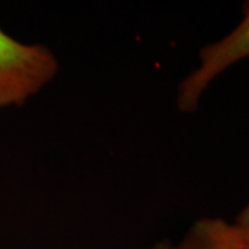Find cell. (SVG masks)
I'll return each instance as SVG.
<instances>
[{"label": "cell", "mask_w": 249, "mask_h": 249, "mask_svg": "<svg viewBox=\"0 0 249 249\" xmlns=\"http://www.w3.org/2000/svg\"><path fill=\"white\" fill-rule=\"evenodd\" d=\"M60 73V60L40 43H25L0 27V109L22 107Z\"/></svg>", "instance_id": "6da1fadb"}, {"label": "cell", "mask_w": 249, "mask_h": 249, "mask_svg": "<svg viewBox=\"0 0 249 249\" xmlns=\"http://www.w3.org/2000/svg\"><path fill=\"white\" fill-rule=\"evenodd\" d=\"M198 57V65L178 86L176 104L186 114L196 111L205 91L223 72L249 58V0L242 6L240 22L219 40L205 45Z\"/></svg>", "instance_id": "7a4b0ae2"}, {"label": "cell", "mask_w": 249, "mask_h": 249, "mask_svg": "<svg viewBox=\"0 0 249 249\" xmlns=\"http://www.w3.org/2000/svg\"><path fill=\"white\" fill-rule=\"evenodd\" d=\"M176 249H242V244L232 223L205 216L188 227Z\"/></svg>", "instance_id": "3957f363"}, {"label": "cell", "mask_w": 249, "mask_h": 249, "mask_svg": "<svg viewBox=\"0 0 249 249\" xmlns=\"http://www.w3.org/2000/svg\"><path fill=\"white\" fill-rule=\"evenodd\" d=\"M232 224L240 235L242 249H249V202L241 209Z\"/></svg>", "instance_id": "277c9868"}, {"label": "cell", "mask_w": 249, "mask_h": 249, "mask_svg": "<svg viewBox=\"0 0 249 249\" xmlns=\"http://www.w3.org/2000/svg\"><path fill=\"white\" fill-rule=\"evenodd\" d=\"M140 249H176V245L169 240H160L157 241L155 244H152L150 247H145V248Z\"/></svg>", "instance_id": "5b68a950"}]
</instances>
